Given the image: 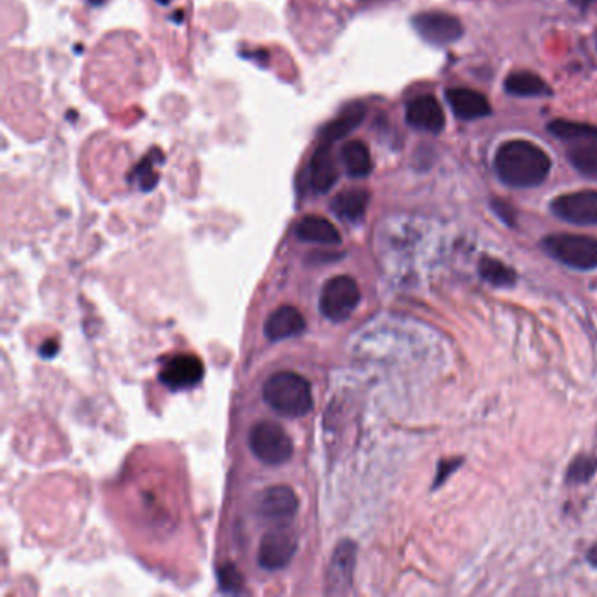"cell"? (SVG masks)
<instances>
[{"label": "cell", "mask_w": 597, "mask_h": 597, "mask_svg": "<svg viewBox=\"0 0 597 597\" xmlns=\"http://www.w3.org/2000/svg\"><path fill=\"white\" fill-rule=\"evenodd\" d=\"M494 167L505 185L511 188H534L547 179L552 162L542 148L519 139L499 145Z\"/></svg>", "instance_id": "6da1fadb"}, {"label": "cell", "mask_w": 597, "mask_h": 597, "mask_svg": "<svg viewBox=\"0 0 597 597\" xmlns=\"http://www.w3.org/2000/svg\"><path fill=\"white\" fill-rule=\"evenodd\" d=\"M263 398L274 412L284 417H304L314 407L313 385L290 370L274 373L265 382Z\"/></svg>", "instance_id": "7a4b0ae2"}, {"label": "cell", "mask_w": 597, "mask_h": 597, "mask_svg": "<svg viewBox=\"0 0 597 597\" xmlns=\"http://www.w3.org/2000/svg\"><path fill=\"white\" fill-rule=\"evenodd\" d=\"M548 131L568 144L566 156L580 174L597 179V127L556 119L548 123Z\"/></svg>", "instance_id": "3957f363"}, {"label": "cell", "mask_w": 597, "mask_h": 597, "mask_svg": "<svg viewBox=\"0 0 597 597\" xmlns=\"http://www.w3.org/2000/svg\"><path fill=\"white\" fill-rule=\"evenodd\" d=\"M542 245L548 256L566 267L576 270L597 268V239L593 237L557 233L543 239Z\"/></svg>", "instance_id": "277c9868"}, {"label": "cell", "mask_w": 597, "mask_h": 597, "mask_svg": "<svg viewBox=\"0 0 597 597\" xmlns=\"http://www.w3.org/2000/svg\"><path fill=\"white\" fill-rule=\"evenodd\" d=\"M251 450L259 461L270 467H279L293 456V442L282 425L262 421L253 425L250 434Z\"/></svg>", "instance_id": "5b68a950"}, {"label": "cell", "mask_w": 597, "mask_h": 597, "mask_svg": "<svg viewBox=\"0 0 597 597\" xmlns=\"http://www.w3.org/2000/svg\"><path fill=\"white\" fill-rule=\"evenodd\" d=\"M361 302V290L353 277L336 276L322 285L319 308L333 322L347 321Z\"/></svg>", "instance_id": "8992f818"}, {"label": "cell", "mask_w": 597, "mask_h": 597, "mask_svg": "<svg viewBox=\"0 0 597 597\" xmlns=\"http://www.w3.org/2000/svg\"><path fill=\"white\" fill-rule=\"evenodd\" d=\"M412 25L425 42L434 46L453 45L461 39L465 30L459 18L442 11L417 14L414 16Z\"/></svg>", "instance_id": "52a82bcc"}, {"label": "cell", "mask_w": 597, "mask_h": 597, "mask_svg": "<svg viewBox=\"0 0 597 597\" xmlns=\"http://www.w3.org/2000/svg\"><path fill=\"white\" fill-rule=\"evenodd\" d=\"M550 208L562 221L580 227H593L597 225V191H575L557 196Z\"/></svg>", "instance_id": "ba28073f"}, {"label": "cell", "mask_w": 597, "mask_h": 597, "mask_svg": "<svg viewBox=\"0 0 597 597\" xmlns=\"http://www.w3.org/2000/svg\"><path fill=\"white\" fill-rule=\"evenodd\" d=\"M256 510L267 521L285 524L298 511V496L288 485H271L259 494Z\"/></svg>", "instance_id": "9c48e42d"}, {"label": "cell", "mask_w": 597, "mask_h": 597, "mask_svg": "<svg viewBox=\"0 0 597 597\" xmlns=\"http://www.w3.org/2000/svg\"><path fill=\"white\" fill-rule=\"evenodd\" d=\"M296 552V538L284 528H277L263 536L259 543L258 562L263 570H282Z\"/></svg>", "instance_id": "30bf717a"}, {"label": "cell", "mask_w": 597, "mask_h": 597, "mask_svg": "<svg viewBox=\"0 0 597 597\" xmlns=\"http://www.w3.org/2000/svg\"><path fill=\"white\" fill-rule=\"evenodd\" d=\"M204 363L196 356L185 354V356H176L165 365L160 373V380L163 385H167L168 390H190L204 379Z\"/></svg>", "instance_id": "8fae6325"}, {"label": "cell", "mask_w": 597, "mask_h": 597, "mask_svg": "<svg viewBox=\"0 0 597 597\" xmlns=\"http://www.w3.org/2000/svg\"><path fill=\"white\" fill-rule=\"evenodd\" d=\"M407 123L425 134H440L445 127L444 109L433 96H421L407 105Z\"/></svg>", "instance_id": "7c38bea8"}, {"label": "cell", "mask_w": 597, "mask_h": 597, "mask_svg": "<svg viewBox=\"0 0 597 597\" xmlns=\"http://www.w3.org/2000/svg\"><path fill=\"white\" fill-rule=\"evenodd\" d=\"M305 328H307V322H305L304 314L293 305H282L277 308L265 322V333L274 342L302 335Z\"/></svg>", "instance_id": "4fadbf2b"}, {"label": "cell", "mask_w": 597, "mask_h": 597, "mask_svg": "<svg viewBox=\"0 0 597 597\" xmlns=\"http://www.w3.org/2000/svg\"><path fill=\"white\" fill-rule=\"evenodd\" d=\"M330 145L321 142L308 167V186L314 193L330 191L339 179V168L331 154Z\"/></svg>", "instance_id": "5bb4252c"}, {"label": "cell", "mask_w": 597, "mask_h": 597, "mask_svg": "<svg viewBox=\"0 0 597 597\" xmlns=\"http://www.w3.org/2000/svg\"><path fill=\"white\" fill-rule=\"evenodd\" d=\"M445 97H447L453 113L465 122L485 118L491 114L488 100L479 91L470 90V88H450Z\"/></svg>", "instance_id": "9a60e30c"}, {"label": "cell", "mask_w": 597, "mask_h": 597, "mask_svg": "<svg viewBox=\"0 0 597 597\" xmlns=\"http://www.w3.org/2000/svg\"><path fill=\"white\" fill-rule=\"evenodd\" d=\"M296 237L304 242L321 245H336L342 242L340 231L335 225L322 216H305L302 221L296 225Z\"/></svg>", "instance_id": "2e32d148"}, {"label": "cell", "mask_w": 597, "mask_h": 597, "mask_svg": "<svg viewBox=\"0 0 597 597\" xmlns=\"http://www.w3.org/2000/svg\"><path fill=\"white\" fill-rule=\"evenodd\" d=\"M370 193L367 190H345L331 202V211L348 223L361 221L367 214Z\"/></svg>", "instance_id": "e0dca14e"}, {"label": "cell", "mask_w": 597, "mask_h": 597, "mask_svg": "<svg viewBox=\"0 0 597 597\" xmlns=\"http://www.w3.org/2000/svg\"><path fill=\"white\" fill-rule=\"evenodd\" d=\"M365 114H367V107H365V105H348L344 113L340 114L339 118L326 125L325 131H322V142H326V144H333V142L344 139L351 131L356 130V128L361 125L363 119H365Z\"/></svg>", "instance_id": "ac0fdd59"}, {"label": "cell", "mask_w": 597, "mask_h": 597, "mask_svg": "<svg viewBox=\"0 0 597 597\" xmlns=\"http://www.w3.org/2000/svg\"><path fill=\"white\" fill-rule=\"evenodd\" d=\"M505 90L510 96L516 97H548L552 96V90L548 87L543 77L536 76V74L528 73V71H519V73H511L510 76L505 79Z\"/></svg>", "instance_id": "d6986e66"}, {"label": "cell", "mask_w": 597, "mask_h": 597, "mask_svg": "<svg viewBox=\"0 0 597 597\" xmlns=\"http://www.w3.org/2000/svg\"><path fill=\"white\" fill-rule=\"evenodd\" d=\"M342 163L348 176L361 179L371 173L373 162H371L370 150L361 141H351L342 148Z\"/></svg>", "instance_id": "ffe728a7"}, {"label": "cell", "mask_w": 597, "mask_h": 597, "mask_svg": "<svg viewBox=\"0 0 597 597\" xmlns=\"http://www.w3.org/2000/svg\"><path fill=\"white\" fill-rule=\"evenodd\" d=\"M354 554L353 543H342L335 550L333 561L330 568V585H335L336 590H340V585H347L353 579Z\"/></svg>", "instance_id": "44dd1931"}, {"label": "cell", "mask_w": 597, "mask_h": 597, "mask_svg": "<svg viewBox=\"0 0 597 597\" xmlns=\"http://www.w3.org/2000/svg\"><path fill=\"white\" fill-rule=\"evenodd\" d=\"M480 276L484 277L488 284L498 288H508L516 282V274L499 259L482 258L480 262Z\"/></svg>", "instance_id": "7402d4cb"}, {"label": "cell", "mask_w": 597, "mask_h": 597, "mask_svg": "<svg viewBox=\"0 0 597 597\" xmlns=\"http://www.w3.org/2000/svg\"><path fill=\"white\" fill-rule=\"evenodd\" d=\"M597 459L593 456H579L575 461L571 462L570 470H568V480L573 484H584L590 477L596 473Z\"/></svg>", "instance_id": "603a6c76"}, {"label": "cell", "mask_w": 597, "mask_h": 597, "mask_svg": "<svg viewBox=\"0 0 597 597\" xmlns=\"http://www.w3.org/2000/svg\"><path fill=\"white\" fill-rule=\"evenodd\" d=\"M217 579H219V585L223 590L227 593H239L244 587V579L240 575V571L231 562L223 564L217 571Z\"/></svg>", "instance_id": "cb8c5ba5"}, {"label": "cell", "mask_w": 597, "mask_h": 597, "mask_svg": "<svg viewBox=\"0 0 597 597\" xmlns=\"http://www.w3.org/2000/svg\"><path fill=\"white\" fill-rule=\"evenodd\" d=\"M136 174L139 176V182H141L142 190H151V188L156 186V181H158V177L154 174L153 158H145L144 162L137 167Z\"/></svg>", "instance_id": "d4e9b609"}, {"label": "cell", "mask_w": 597, "mask_h": 597, "mask_svg": "<svg viewBox=\"0 0 597 597\" xmlns=\"http://www.w3.org/2000/svg\"><path fill=\"white\" fill-rule=\"evenodd\" d=\"M493 207L496 214H498L501 219H505L508 225H513V223H516L513 221V219H516V214H513V208H511L510 205L505 204L501 200H494Z\"/></svg>", "instance_id": "484cf974"}, {"label": "cell", "mask_w": 597, "mask_h": 597, "mask_svg": "<svg viewBox=\"0 0 597 597\" xmlns=\"http://www.w3.org/2000/svg\"><path fill=\"white\" fill-rule=\"evenodd\" d=\"M571 4L579 8L580 11H587L588 8H593L597 0H570Z\"/></svg>", "instance_id": "4316f807"}, {"label": "cell", "mask_w": 597, "mask_h": 597, "mask_svg": "<svg viewBox=\"0 0 597 597\" xmlns=\"http://www.w3.org/2000/svg\"><path fill=\"white\" fill-rule=\"evenodd\" d=\"M587 561L590 562V566L597 568V545H594L587 554Z\"/></svg>", "instance_id": "83f0119b"}, {"label": "cell", "mask_w": 597, "mask_h": 597, "mask_svg": "<svg viewBox=\"0 0 597 597\" xmlns=\"http://www.w3.org/2000/svg\"><path fill=\"white\" fill-rule=\"evenodd\" d=\"M160 4H168V2H173V0H158Z\"/></svg>", "instance_id": "f1b7e54d"}]
</instances>
